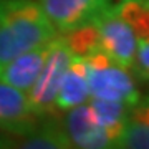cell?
Here are the masks:
<instances>
[{"instance_id": "5b68a950", "label": "cell", "mask_w": 149, "mask_h": 149, "mask_svg": "<svg viewBox=\"0 0 149 149\" xmlns=\"http://www.w3.org/2000/svg\"><path fill=\"white\" fill-rule=\"evenodd\" d=\"M56 32L66 33L93 23L113 5L111 0H38Z\"/></svg>"}, {"instance_id": "9c48e42d", "label": "cell", "mask_w": 149, "mask_h": 149, "mask_svg": "<svg viewBox=\"0 0 149 149\" xmlns=\"http://www.w3.org/2000/svg\"><path fill=\"white\" fill-rule=\"evenodd\" d=\"M0 148H27V149H63L71 148L65 128L53 119L43 118L40 126L30 134H5L0 136Z\"/></svg>"}, {"instance_id": "8992f818", "label": "cell", "mask_w": 149, "mask_h": 149, "mask_svg": "<svg viewBox=\"0 0 149 149\" xmlns=\"http://www.w3.org/2000/svg\"><path fill=\"white\" fill-rule=\"evenodd\" d=\"M43 118L30 109L27 95L0 80V131L7 134H30Z\"/></svg>"}, {"instance_id": "3957f363", "label": "cell", "mask_w": 149, "mask_h": 149, "mask_svg": "<svg viewBox=\"0 0 149 149\" xmlns=\"http://www.w3.org/2000/svg\"><path fill=\"white\" fill-rule=\"evenodd\" d=\"M71 56L73 53L65 45L61 37L56 35L53 40H50L43 68L32 90L27 93L30 109L40 118L52 116L56 109V93H58L61 78L71 61Z\"/></svg>"}, {"instance_id": "2e32d148", "label": "cell", "mask_w": 149, "mask_h": 149, "mask_svg": "<svg viewBox=\"0 0 149 149\" xmlns=\"http://www.w3.org/2000/svg\"><path fill=\"white\" fill-rule=\"evenodd\" d=\"M148 3H149V0H148Z\"/></svg>"}, {"instance_id": "8fae6325", "label": "cell", "mask_w": 149, "mask_h": 149, "mask_svg": "<svg viewBox=\"0 0 149 149\" xmlns=\"http://www.w3.org/2000/svg\"><path fill=\"white\" fill-rule=\"evenodd\" d=\"M86 103H88L96 123L106 131L108 138L111 141V148H116L118 139L121 138L124 126L129 119V106L119 101L100 100V98H93Z\"/></svg>"}, {"instance_id": "6da1fadb", "label": "cell", "mask_w": 149, "mask_h": 149, "mask_svg": "<svg viewBox=\"0 0 149 149\" xmlns=\"http://www.w3.org/2000/svg\"><path fill=\"white\" fill-rule=\"evenodd\" d=\"M55 37L56 30L38 0H0V70Z\"/></svg>"}, {"instance_id": "5bb4252c", "label": "cell", "mask_w": 149, "mask_h": 149, "mask_svg": "<svg viewBox=\"0 0 149 149\" xmlns=\"http://www.w3.org/2000/svg\"><path fill=\"white\" fill-rule=\"evenodd\" d=\"M131 70L141 80L149 81V37L138 38L136 42V55H134Z\"/></svg>"}, {"instance_id": "52a82bcc", "label": "cell", "mask_w": 149, "mask_h": 149, "mask_svg": "<svg viewBox=\"0 0 149 149\" xmlns=\"http://www.w3.org/2000/svg\"><path fill=\"white\" fill-rule=\"evenodd\" d=\"M65 118V131L68 136L71 148H85V149H101L111 148V141L106 131L96 123L88 103L78 104L66 109Z\"/></svg>"}, {"instance_id": "ba28073f", "label": "cell", "mask_w": 149, "mask_h": 149, "mask_svg": "<svg viewBox=\"0 0 149 149\" xmlns=\"http://www.w3.org/2000/svg\"><path fill=\"white\" fill-rule=\"evenodd\" d=\"M50 43V42H48ZM48 43L18 55L0 70V80L27 95L35 85L48 53Z\"/></svg>"}, {"instance_id": "9a60e30c", "label": "cell", "mask_w": 149, "mask_h": 149, "mask_svg": "<svg viewBox=\"0 0 149 149\" xmlns=\"http://www.w3.org/2000/svg\"><path fill=\"white\" fill-rule=\"evenodd\" d=\"M131 116H133V119H136L139 123H144V124L149 126V100H146L143 103L139 101L134 106V111L131 113Z\"/></svg>"}, {"instance_id": "7c38bea8", "label": "cell", "mask_w": 149, "mask_h": 149, "mask_svg": "<svg viewBox=\"0 0 149 149\" xmlns=\"http://www.w3.org/2000/svg\"><path fill=\"white\" fill-rule=\"evenodd\" d=\"M118 15L133 28L136 40L149 37V3L148 0H121L116 7Z\"/></svg>"}, {"instance_id": "4fadbf2b", "label": "cell", "mask_w": 149, "mask_h": 149, "mask_svg": "<svg viewBox=\"0 0 149 149\" xmlns=\"http://www.w3.org/2000/svg\"><path fill=\"white\" fill-rule=\"evenodd\" d=\"M116 148L149 149V126L136 119H128L121 138L116 143Z\"/></svg>"}, {"instance_id": "277c9868", "label": "cell", "mask_w": 149, "mask_h": 149, "mask_svg": "<svg viewBox=\"0 0 149 149\" xmlns=\"http://www.w3.org/2000/svg\"><path fill=\"white\" fill-rule=\"evenodd\" d=\"M98 28L100 47L106 52L118 65L131 70L134 55H136V35L114 7H109L93 22Z\"/></svg>"}, {"instance_id": "30bf717a", "label": "cell", "mask_w": 149, "mask_h": 149, "mask_svg": "<svg viewBox=\"0 0 149 149\" xmlns=\"http://www.w3.org/2000/svg\"><path fill=\"white\" fill-rule=\"evenodd\" d=\"M88 98H90V88H88L85 61L81 56L73 55L56 93V108L70 109L86 103Z\"/></svg>"}, {"instance_id": "7a4b0ae2", "label": "cell", "mask_w": 149, "mask_h": 149, "mask_svg": "<svg viewBox=\"0 0 149 149\" xmlns=\"http://www.w3.org/2000/svg\"><path fill=\"white\" fill-rule=\"evenodd\" d=\"M83 61L86 66L90 95L93 98L119 101L129 108H134L139 103L141 95L128 68L118 65L106 52L100 48L83 56Z\"/></svg>"}]
</instances>
